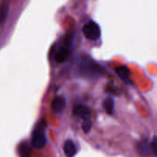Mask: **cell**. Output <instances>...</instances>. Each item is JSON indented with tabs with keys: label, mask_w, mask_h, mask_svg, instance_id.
I'll list each match as a JSON object with an SVG mask.
<instances>
[{
	"label": "cell",
	"mask_w": 157,
	"mask_h": 157,
	"mask_svg": "<svg viewBox=\"0 0 157 157\" xmlns=\"http://www.w3.org/2000/svg\"><path fill=\"white\" fill-rule=\"evenodd\" d=\"M84 36L90 40H96L101 36V29L96 22L91 21L86 24L82 28Z\"/></svg>",
	"instance_id": "1"
},
{
	"label": "cell",
	"mask_w": 157,
	"mask_h": 157,
	"mask_svg": "<svg viewBox=\"0 0 157 157\" xmlns=\"http://www.w3.org/2000/svg\"><path fill=\"white\" fill-rule=\"evenodd\" d=\"M81 71L84 74L88 75H96L102 73V69L100 66L93 60L83 59L81 63Z\"/></svg>",
	"instance_id": "2"
},
{
	"label": "cell",
	"mask_w": 157,
	"mask_h": 157,
	"mask_svg": "<svg viewBox=\"0 0 157 157\" xmlns=\"http://www.w3.org/2000/svg\"><path fill=\"white\" fill-rule=\"evenodd\" d=\"M32 146L36 149H42L46 144V137L43 132V128L36 127L32 134L31 138Z\"/></svg>",
	"instance_id": "3"
},
{
	"label": "cell",
	"mask_w": 157,
	"mask_h": 157,
	"mask_svg": "<svg viewBox=\"0 0 157 157\" xmlns=\"http://www.w3.org/2000/svg\"><path fill=\"white\" fill-rule=\"evenodd\" d=\"M73 113L75 116L82 118L83 120L91 119V111H90V108L86 105H78V106L75 107Z\"/></svg>",
	"instance_id": "4"
},
{
	"label": "cell",
	"mask_w": 157,
	"mask_h": 157,
	"mask_svg": "<svg viewBox=\"0 0 157 157\" xmlns=\"http://www.w3.org/2000/svg\"><path fill=\"white\" fill-rule=\"evenodd\" d=\"M66 105V100L62 96H57L52 101L51 109L54 113H60L63 111Z\"/></svg>",
	"instance_id": "5"
},
{
	"label": "cell",
	"mask_w": 157,
	"mask_h": 157,
	"mask_svg": "<svg viewBox=\"0 0 157 157\" xmlns=\"http://www.w3.org/2000/svg\"><path fill=\"white\" fill-rule=\"evenodd\" d=\"M10 13V5L7 2H3L0 5V26L6 23Z\"/></svg>",
	"instance_id": "6"
},
{
	"label": "cell",
	"mask_w": 157,
	"mask_h": 157,
	"mask_svg": "<svg viewBox=\"0 0 157 157\" xmlns=\"http://www.w3.org/2000/svg\"><path fill=\"white\" fill-rule=\"evenodd\" d=\"M63 149H64V152L67 157H73L77 152V149L75 143L70 140H66L65 142Z\"/></svg>",
	"instance_id": "7"
},
{
	"label": "cell",
	"mask_w": 157,
	"mask_h": 157,
	"mask_svg": "<svg viewBox=\"0 0 157 157\" xmlns=\"http://www.w3.org/2000/svg\"><path fill=\"white\" fill-rule=\"evenodd\" d=\"M69 56V50L67 48H60L56 52L55 59L58 63H63Z\"/></svg>",
	"instance_id": "8"
},
{
	"label": "cell",
	"mask_w": 157,
	"mask_h": 157,
	"mask_svg": "<svg viewBox=\"0 0 157 157\" xmlns=\"http://www.w3.org/2000/svg\"><path fill=\"white\" fill-rule=\"evenodd\" d=\"M138 149L140 153L144 156H148V155H150L151 151L152 152V147H151V146H149V144L146 141H142L141 143H139Z\"/></svg>",
	"instance_id": "9"
},
{
	"label": "cell",
	"mask_w": 157,
	"mask_h": 157,
	"mask_svg": "<svg viewBox=\"0 0 157 157\" xmlns=\"http://www.w3.org/2000/svg\"><path fill=\"white\" fill-rule=\"evenodd\" d=\"M19 154L21 157H29L32 153V149L27 143H22L19 146Z\"/></svg>",
	"instance_id": "10"
},
{
	"label": "cell",
	"mask_w": 157,
	"mask_h": 157,
	"mask_svg": "<svg viewBox=\"0 0 157 157\" xmlns=\"http://www.w3.org/2000/svg\"><path fill=\"white\" fill-rule=\"evenodd\" d=\"M116 73L120 76L121 79L124 81H127L129 78V70L126 66H121L120 67L116 68Z\"/></svg>",
	"instance_id": "11"
},
{
	"label": "cell",
	"mask_w": 157,
	"mask_h": 157,
	"mask_svg": "<svg viewBox=\"0 0 157 157\" xmlns=\"http://www.w3.org/2000/svg\"><path fill=\"white\" fill-rule=\"evenodd\" d=\"M103 106L105 112L108 114H112L113 110H114V100H113V98L107 97L103 101Z\"/></svg>",
	"instance_id": "12"
},
{
	"label": "cell",
	"mask_w": 157,
	"mask_h": 157,
	"mask_svg": "<svg viewBox=\"0 0 157 157\" xmlns=\"http://www.w3.org/2000/svg\"><path fill=\"white\" fill-rule=\"evenodd\" d=\"M92 127V121H91V119L90 120H83V123L82 124V129L83 130L84 132L87 133L90 131Z\"/></svg>",
	"instance_id": "13"
},
{
	"label": "cell",
	"mask_w": 157,
	"mask_h": 157,
	"mask_svg": "<svg viewBox=\"0 0 157 157\" xmlns=\"http://www.w3.org/2000/svg\"><path fill=\"white\" fill-rule=\"evenodd\" d=\"M151 147H152V152L157 155V137H154L152 140V143H151Z\"/></svg>",
	"instance_id": "14"
}]
</instances>
